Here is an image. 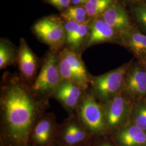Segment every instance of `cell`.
<instances>
[{"instance_id": "6da1fadb", "label": "cell", "mask_w": 146, "mask_h": 146, "mask_svg": "<svg viewBox=\"0 0 146 146\" xmlns=\"http://www.w3.org/2000/svg\"><path fill=\"white\" fill-rule=\"evenodd\" d=\"M49 107L17 73L5 72L0 85L1 131L7 146H28L31 131Z\"/></svg>"}, {"instance_id": "7a4b0ae2", "label": "cell", "mask_w": 146, "mask_h": 146, "mask_svg": "<svg viewBox=\"0 0 146 146\" xmlns=\"http://www.w3.org/2000/svg\"><path fill=\"white\" fill-rule=\"evenodd\" d=\"M132 61L101 75H92L89 90L100 104H106L123 90L125 74Z\"/></svg>"}, {"instance_id": "3957f363", "label": "cell", "mask_w": 146, "mask_h": 146, "mask_svg": "<svg viewBox=\"0 0 146 146\" xmlns=\"http://www.w3.org/2000/svg\"><path fill=\"white\" fill-rule=\"evenodd\" d=\"M58 52L49 49L42 60L38 74L31 86L38 97L49 102L62 81L58 68Z\"/></svg>"}, {"instance_id": "277c9868", "label": "cell", "mask_w": 146, "mask_h": 146, "mask_svg": "<svg viewBox=\"0 0 146 146\" xmlns=\"http://www.w3.org/2000/svg\"><path fill=\"white\" fill-rule=\"evenodd\" d=\"M75 113L91 136L108 134L103 105L94 98L88 90L84 94Z\"/></svg>"}, {"instance_id": "5b68a950", "label": "cell", "mask_w": 146, "mask_h": 146, "mask_svg": "<svg viewBox=\"0 0 146 146\" xmlns=\"http://www.w3.org/2000/svg\"><path fill=\"white\" fill-rule=\"evenodd\" d=\"M58 62L62 81L73 82L88 90L92 75L87 70L81 55L64 47L58 52Z\"/></svg>"}, {"instance_id": "8992f818", "label": "cell", "mask_w": 146, "mask_h": 146, "mask_svg": "<svg viewBox=\"0 0 146 146\" xmlns=\"http://www.w3.org/2000/svg\"><path fill=\"white\" fill-rule=\"evenodd\" d=\"M32 31L50 49L60 52L65 47L64 22L56 16H48L39 19L32 27Z\"/></svg>"}, {"instance_id": "52a82bcc", "label": "cell", "mask_w": 146, "mask_h": 146, "mask_svg": "<svg viewBox=\"0 0 146 146\" xmlns=\"http://www.w3.org/2000/svg\"><path fill=\"white\" fill-rule=\"evenodd\" d=\"M133 102L122 91L103 104L108 133H115L130 122Z\"/></svg>"}, {"instance_id": "ba28073f", "label": "cell", "mask_w": 146, "mask_h": 146, "mask_svg": "<svg viewBox=\"0 0 146 146\" xmlns=\"http://www.w3.org/2000/svg\"><path fill=\"white\" fill-rule=\"evenodd\" d=\"M122 92L134 102L146 99V68L133 60L125 74Z\"/></svg>"}, {"instance_id": "9c48e42d", "label": "cell", "mask_w": 146, "mask_h": 146, "mask_svg": "<svg viewBox=\"0 0 146 146\" xmlns=\"http://www.w3.org/2000/svg\"><path fill=\"white\" fill-rule=\"evenodd\" d=\"M18 49L16 64L19 75L25 82L31 87L38 74L42 61L31 50L25 38H20Z\"/></svg>"}, {"instance_id": "30bf717a", "label": "cell", "mask_w": 146, "mask_h": 146, "mask_svg": "<svg viewBox=\"0 0 146 146\" xmlns=\"http://www.w3.org/2000/svg\"><path fill=\"white\" fill-rule=\"evenodd\" d=\"M57 136L64 146H78L91 136L75 113L68 115L58 125Z\"/></svg>"}, {"instance_id": "8fae6325", "label": "cell", "mask_w": 146, "mask_h": 146, "mask_svg": "<svg viewBox=\"0 0 146 146\" xmlns=\"http://www.w3.org/2000/svg\"><path fill=\"white\" fill-rule=\"evenodd\" d=\"M58 125L55 114L46 112L31 131L29 141L35 146H49L58 135Z\"/></svg>"}, {"instance_id": "7c38bea8", "label": "cell", "mask_w": 146, "mask_h": 146, "mask_svg": "<svg viewBox=\"0 0 146 146\" xmlns=\"http://www.w3.org/2000/svg\"><path fill=\"white\" fill-rule=\"evenodd\" d=\"M86 91L78 84L63 80L52 98L55 99L61 104L68 115H71L75 113Z\"/></svg>"}, {"instance_id": "4fadbf2b", "label": "cell", "mask_w": 146, "mask_h": 146, "mask_svg": "<svg viewBox=\"0 0 146 146\" xmlns=\"http://www.w3.org/2000/svg\"><path fill=\"white\" fill-rule=\"evenodd\" d=\"M119 33L108 25L104 19L98 17L89 23V31L86 49L104 43L120 44Z\"/></svg>"}, {"instance_id": "5bb4252c", "label": "cell", "mask_w": 146, "mask_h": 146, "mask_svg": "<svg viewBox=\"0 0 146 146\" xmlns=\"http://www.w3.org/2000/svg\"><path fill=\"white\" fill-rule=\"evenodd\" d=\"M120 45L132 53L136 61L142 65L146 63V34L133 26L120 34Z\"/></svg>"}, {"instance_id": "9a60e30c", "label": "cell", "mask_w": 146, "mask_h": 146, "mask_svg": "<svg viewBox=\"0 0 146 146\" xmlns=\"http://www.w3.org/2000/svg\"><path fill=\"white\" fill-rule=\"evenodd\" d=\"M100 16L120 35L133 26L125 7L119 1L110 5Z\"/></svg>"}, {"instance_id": "2e32d148", "label": "cell", "mask_w": 146, "mask_h": 146, "mask_svg": "<svg viewBox=\"0 0 146 146\" xmlns=\"http://www.w3.org/2000/svg\"><path fill=\"white\" fill-rule=\"evenodd\" d=\"M113 134L118 146H146V133L130 122Z\"/></svg>"}, {"instance_id": "e0dca14e", "label": "cell", "mask_w": 146, "mask_h": 146, "mask_svg": "<svg viewBox=\"0 0 146 146\" xmlns=\"http://www.w3.org/2000/svg\"><path fill=\"white\" fill-rule=\"evenodd\" d=\"M81 23L72 35L66 40L65 47L73 52L81 55L86 49L88 35L89 22Z\"/></svg>"}, {"instance_id": "ac0fdd59", "label": "cell", "mask_w": 146, "mask_h": 146, "mask_svg": "<svg viewBox=\"0 0 146 146\" xmlns=\"http://www.w3.org/2000/svg\"><path fill=\"white\" fill-rule=\"evenodd\" d=\"M18 50L15 46L7 38L0 40V69L2 70L17 62Z\"/></svg>"}, {"instance_id": "d6986e66", "label": "cell", "mask_w": 146, "mask_h": 146, "mask_svg": "<svg viewBox=\"0 0 146 146\" xmlns=\"http://www.w3.org/2000/svg\"><path fill=\"white\" fill-rule=\"evenodd\" d=\"M129 122L146 133V99L133 102Z\"/></svg>"}, {"instance_id": "ffe728a7", "label": "cell", "mask_w": 146, "mask_h": 146, "mask_svg": "<svg viewBox=\"0 0 146 146\" xmlns=\"http://www.w3.org/2000/svg\"><path fill=\"white\" fill-rule=\"evenodd\" d=\"M61 17L66 21H73L80 24L89 22L92 20L89 18L84 5L70 6L61 13Z\"/></svg>"}, {"instance_id": "44dd1931", "label": "cell", "mask_w": 146, "mask_h": 146, "mask_svg": "<svg viewBox=\"0 0 146 146\" xmlns=\"http://www.w3.org/2000/svg\"><path fill=\"white\" fill-rule=\"evenodd\" d=\"M119 0H89L84 7L89 18L94 19L101 15L110 6Z\"/></svg>"}, {"instance_id": "7402d4cb", "label": "cell", "mask_w": 146, "mask_h": 146, "mask_svg": "<svg viewBox=\"0 0 146 146\" xmlns=\"http://www.w3.org/2000/svg\"><path fill=\"white\" fill-rule=\"evenodd\" d=\"M132 13L142 31L146 34V3L134 5Z\"/></svg>"}, {"instance_id": "603a6c76", "label": "cell", "mask_w": 146, "mask_h": 146, "mask_svg": "<svg viewBox=\"0 0 146 146\" xmlns=\"http://www.w3.org/2000/svg\"><path fill=\"white\" fill-rule=\"evenodd\" d=\"M44 1L61 12L66 10L71 4V0H44Z\"/></svg>"}, {"instance_id": "cb8c5ba5", "label": "cell", "mask_w": 146, "mask_h": 146, "mask_svg": "<svg viewBox=\"0 0 146 146\" xmlns=\"http://www.w3.org/2000/svg\"><path fill=\"white\" fill-rule=\"evenodd\" d=\"M131 3H133L134 5H139L142 4L146 3V0H127Z\"/></svg>"}, {"instance_id": "d4e9b609", "label": "cell", "mask_w": 146, "mask_h": 146, "mask_svg": "<svg viewBox=\"0 0 146 146\" xmlns=\"http://www.w3.org/2000/svg\"><path fill=\"white\" fill-rule=\"evenodd\" d=\"M82 0H71V3L73 5H82Z\"/></svg>"}, {"instance_id": "484cf974", "label": "cell", "mask_w": 146, "mask_h": 146, "mask_svg": "<svg viewBox=\"0 0 146 146\" xmlns=\"http://www.w3.org/2000/svg\"><path fill=\"white\" fill-rule=\"evenodd\" d=\"M114 146L112 145H111L110 143H107V142H105V143H103L102 144H101L100 146Z\"/></svg>"}, {"instance_id": "4316f807", "label": "cell", "mask_w": 146, "mask_h": 146, "mask_svg": "<svg viewBox=\"0 0 146 146\" xmlns=\"http://www.w3.org/2000/svg\"><path fill=\"white\" fill-rule=\"evenodd\" d=\"M89 0H82V5H84L88 1H89Z\"/></svg>"}, {"instance_id": "83f0119b", "label": "cell", "mask_w": 146, "mask_h": 146, "mask_svg": "<svg viewBox=\"0 0 146 146\" xmlns=\"http://www.w3.org/2000/svg\"><path fill=\"white\" fill-rule=\"evenodd\" d=\"M143 66H145V67H146V64H145V65H143Z\"/></svg>"}]
</instances>
